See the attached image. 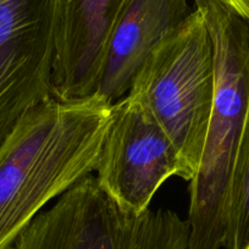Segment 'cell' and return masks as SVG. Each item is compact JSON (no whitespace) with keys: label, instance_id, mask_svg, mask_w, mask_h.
<instances>
[{"label":"cell","instance_id":"obj_1","mask_svg":"<svg viewBox=\"0 0 249 249\" xmlns=\"http://www.w3.org/2000/svg\"><path fill=\"white\" fill-rule=\"evenodd\" d=\"M112 105L49 98L32 107L0 148V249H14L55 198L97 170Z\"/></svg>","mask_w":249,"mask_h":249},{"label":"cell","instance_id":"obj_2","mask_svg":"<svg viewBox=\"0 0 249 249\" xmlns=\"http://www.w3.org/2000/svg\"><path fill=\"white\" fill-rule=\"evenodd\" d=\"M213 40L215 94L197 175L190 181L187 249H220L232 171L249 121V23L222 0H195Z\"/></svg>","mask_w":249,"mask_h":249},{"label":"cell","instance_id":"obj_3","mask_svg":"<svg viewBox=\"0 0 249 249\" xmlns=\"http://www.w3.org/2000/svg\"><path fill=\"white\" fill-rule=\"evenodd\" d=\"M214 94V47L196 9L149 53L127 93L167 133L188 182L199 169Z\"/></svg>","mask_w":249,"mask_h":249},{"label":"cell","instance_id":"obj_4","mask_svg":"<svg viewBox=\"0 0 249 249\" xmlns=\"http://www.w3.org/2000/svg\"><path fill=\"white\" fill-rule=\"evenodd\" d=\"M188 238L177 213L124 209L89 175L40 212L14 249H187Z\"/></svg>","mask_w":249,"mask_h":249},{"label":"cell","instance_id":"obj_5","mask_svg":"<svg viewBox=\"0 0 249 249\" xmlns=\"http://www.w3.org/2000/svg\"><path fill=\"white\" fill-rule=\"evenodd\" d=\"M97 178L120 207L143 213L171 176L186 179L172 141L149 110L124 97L112 105L111 119L97 166Z\"/></svg>","mask_w":249,"mask_h":249},{"label":"cell","instance_id":"obj_6","mask_svg":"<svg viewBox=\"0 0 249 249\" xmlns=\"http://www.w3.org/2000/svg\"><path fill=\"white\" fill-rule=\"evenodd\" d=\"M62 0H0V148L32 107L52 98Z\"/></svg>","mask_w":249,"mask_h":249},{"label":"cell","instance_id":"obj_7","mask_svg":"<svg viewBox=\"0 0 249 249\" xmlns=\"http://www.w3.org/2000/svg\"><path fill=\"white\" fill-rule=\"evenodd\" d=\"M127 0H62L55 26L52 97L69 100L97 90L115 25Z\"/></svg>","mask_w":249,"mask_h":249},{"label":"cell","instance_id":"obj_8","mask_svg":"<svg viewBox=\"0 0 249 249\" xmlns=\"http://www.w3.org/2000/svg\"><path fill=\"white\" fill-rule=\"evenodd\" d=\"M192 11L188 0H127L115 25L94 95L111 105L127 95L149 53Z\"/></svg>","mask_w":249,"mask_h":249},{"label":"cell","instance_id":"obj_9","mask_svg":"<svg viewBox=\"0 0 249 249\" xmlns=\"http://www.w3.org/2000/svg\"><path fill=\"white\" fill-rule=\"evenodd\" d=\"M249 244V121L232 171L227 199L225 249H244Z\"/></svg>","mask_w":249,"mask_h":249},{"label":"cell","instance_id":"obj_10","mask_svg":"<svg viewBox=\"0 0 249 249\" xmlns=\"http://www.w3.org/2000/svg\"><path fill=\"white\" fill-rule=\"evenodd\" d=\"M222 1L249 23V0H222Z\"/></svg>","mask_w":249,"mask_h":249},{"label":"cell","instance_id":"obj_11","mask_svg":"<svg viewBox=\"0 0 249 249\" xmlns=\"http://www.w3.org/2000/svg\"><path fill=\"white\" fill-rule=\"evenodd\" d=\"M244 249H249V244H248V246H247V247H246V248H244Z\"/></svg>","mask_w":249,"mask_h":249}]
</instances>
